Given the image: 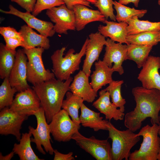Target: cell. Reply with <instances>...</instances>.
Returning a JSON list of instances; mask_svg holds the SVG:
<instances>
[{
	"instance_id": "45",
	"label": "cell",
	"mask_w": 160,
	"mask_h": 160,
	"mask_svg": "<svg viewBox=\"0 0 160 160\" xmlns=\"http://www.w3.org/2000/svg\"><path fill=\"white\" fill-rule=\"evenodd\" d=\"M158 129H159L158 133H159V135L160 136V121H159L158 124Z\"/></svg>"
},
{
	"instance_id": "26",
	"label": "cell",
	"mask_w": 160,
	"mask_h": 160,
	"mask_svg": "<svg viewBox=\"0 0 160 160\" xmlns=\"http://www.w3.org/2000/svg\"><path fill=\"white\" fill-rule=\"evenodd\" d=\"M153 47L151 45L127 44L126 60L133 61L137 68H141L147 61Z\"/></svg>"
},
{
	"instance_id": "40",
	"label": "cell",
	"mask_w": 160,
	"mask_h": 160,
	"mask_svg": "<svg viewBox=\"0 0 160 160\" xmlns=\"http://www.w3.org/2000/svg\"><path fill=\"white\" fill-rule=\"evenodd\" d=\"M67 8L71 10H73V6L78 4L84 5L87 7H91L90 3L85 0H63Z\"/></svg>"
},
{
	"instance_id": "9",
	"label": "cell",
	"mask_w": 160,
	"mask_h": 160,
	"mask_svg": "<svg viewBox=\"0 0 160 160\" xmlns=\"http://www.w3.org/2000/svg\"><path fill=\"white\" fill-rule=\"evenodd\" d=\"M49 126L53 138L59 142L70 141L80 127L73 121L63 109L53 116Z\"/></svg>"
},
{
	"instance_id": "24",
	"label": "cell",
	"mask_w": 160,
	"mask_h": 160,
	"mask_svg": "<svg viewBox=\"0 0 160 160\" xmlns=\"http://www.w3.org/2000/svg\"><path fill=\"white\" fill-rule=\"evenodd\" d=\"M19 32L23 39L24 49H28L36 47H41L44 49H49V40L47 37L38 34L27 25L21 26Z\"/></svg>"
},
{
	"instance_id": "20",
	"label": "cell",
	"mask_w": 160,
	"mask_h": 160,
	"mask_svg": "<svg viewBox=\"0 0 160 160\" xmlns=\"http://www.w3.org/2000/svg\"><path fill=\"white\" fill-rule=\"evenodd\" d=\"M73 10L75 16L76 29L78 31L83 30L89 23L100 21L104 23L106 20L99 10L89 9L84 5L76 4L73 6Z\"/></svg>"
},
{
	"instance_id": "5",
	"label": "cell",
	"mask_w": 160,
	"mask_h": 160,
	"mask_svg": "<svg viewBox=\"0 0 160 160\" xmlns=\"http://www.w3.org/2000/svg\"><path fill=\"white\" fill-rule=\"evenodd\" d=\"M158 126L147 124L141 128L136 136H141L143 140L138 150L131 153L129 160H157L159 146Z\"/></svg>"
},
{
	"instance_id": "35",
	"label": "cell",
	"mask_w": 160,
	"mask_h": 160,
	"mask_svg": "<svg viewBox=\"0 0 160 160\" xmlns=\"http://www.w3.org/2000/svg\"><path fill=\"white\" fill-rule=\"evenodd\" d=\"M64 4L63 0H36L32 14L36 16L43 10L59 6Z\"/></svg>"
},
{
	"instance_id": "15",
	"label": "cell",
	"mask_w": 160,
	"mask_h": 160,
	"mask_svg": "<svg viewBox=\"0 0 160 160\" xmlns=\"http://www.w3.org/2000/svg\"><path fill=\"white\" fill-rule=\"evenodd\" d=\"M159 69L160 57L149 56L137 77L143 87L147 89H156L160 90Z\"/></svg>"
},
{
	"instance_id": "7",
	"label": "cell",
	"mask_w": 160,
	"mask_h": 160,
	"mask_svg": "<svg viewBox=\"0 0 160 160\" xmlns=\"http://www.w3.org/2000/svg\"><path fill=\"white\" fill-rule=\"evenodd\" d=\"M33 115L36 119L37 126L36 129L30 126L28 127V132L31 133L33 137V138H31V142L36 144V149L43 154L45 155L46 153L42 146L47 153L52 155L54 149L50 142V129L43 108L41 106L34 113Z\"/></svg>"
},
{
	"instance_id": "13",
	"label": "cell",
	"mask_w": 160,
	"mask_h": 160,
	"mask_svg": "<svg viewBox=\"0 0 160 160\" xmlns=\"http://www.w3.org/2000/svg\"><path fill=\"white\" fill-rule=\"evenodd\" d=\"M105 46L103 61L108 67L112 68L114 71L118 72L120 75H122L124 73L122 64L126 60L127 44L116 43L108 38Z\"/></svg>"
},
{
	"instance_id": "29",
	"label": "cell",
	"mask_w": 160,
	"mask_h": 160,
	"mask_svg": "<svg viewBox=\"0 0 160 160\" xmlns=\"http://www.w3.org/2000/svg\"><path fill=\"white\" fill-rule=\"evenodd\" d=\"M137 16L129 20L127 23L128 35L151 31H160V21L151 22L148 20H140Z\"/></svg>"
},
{
	"instance_id": "10",
	"label": "cell",
	"mask_w": 160,
	"mask_h": 160,
	"mask_svg": "<svg viewBox=\"0 0 160 160\" xmlns=\"http://www.w3.org/2000/svg\"><path fill=\"white\" fill-rule=\"evenodd\" d=\"M46 14L55 23L53 29L55 32L67 34L68 30H76L74 12L65 4L47 9Z\"/></svg>"
},
{
	"instance_id": "12",
	"label": "cell",
	"mask_w": 160,
	"mask_h": 160,
	"mask_svg": "<svg viewBox=\"0 0 160 160\" xmlns=\"http://www.w3.org/2000/svg\"><path fill=\"white\" fill-rule=\"evenodd\" d=\"M28 116L20 115L6 107L0 112V134L14 135L19 142L21 137L20 130L23 122Z\"/></svg>"
},
{
	"instance_id": "1",
	"label": "cell",
	"mask_w": 160,
	"mask_h": 160,
	"mask_svg": "<svg viewBox=\"0 0 160 160\" xmlns=\"http://www.w3.org/2000/svg\"><path fill=\"white\" fill-rule=\"evenodd\" d=\"M132 93L136 105L134 110L124 116L125 126L134 132L140 129L143 122L150 118L152 125L160 121V90L142 87L133 88Z\"/></svg>"
},
{
	"instance_id": "2",
	"label": "cell",
	"mask_w": 160,
	"mask_h": 160,
	"mask_svg": "<svg viewBox=\"0 0 160 160\" xmlns=\"http://www.w3.org/2000/svg\"><path fill=\"white\" fill-rule=\"evenodd\" d=\"M73 78L64 81L55 78L33 85L32 88L39 98L49 124L53 116L61 109L63 101Z\"/></svg>"
},
{
	"instance_id": "31",
	"label": "cell",
	"mask_w": 160,
	"mask_h": 160,
	"mask_svg": "<svg viewBox=\"0 0 160 160\" xmlns=\"http://www.w3.org/2000/svg\"><path fill=\"white\" fill-rule=\"evenodd\" d=\"M114 7L116 12V20L118 22L127 23L133 17L137 16L141 18L147 12L146 9H137L125 6L115 1L113 2Z\"/></svg>"
},
{
	"instance_id": "41",
	"label": "cell",
	"mask_w": 160,
	"mask_h": 160,
	"mask_svg": "<svg viewBox=\"0 0 160 160\" xmlns=\"http://www.w3.org/2000/svg\"><path fill=\"white\" fill-rule=\"evenodd\" d=\"M118 2L123 5H127L130 3H133L134 6L136 7H138L140 0H117Z\"/></svg>"
},
{
	"instance_id": "32",
	"label": "cell",
	"mask_w": 160,
	"mask_h": 160,
	"mask_svg": "<svg viewBox=\"0 0 160 160\" xmlns=\"http://www.w3.org/2000/svg\"><path fill=\"white\" fill-rule=\"evenodd\" d=\"M123 83V80H113L105 89L109 93L112 103L124 112L126 101L122 97L121 92V86Z\"/></svg>"
},
{
	"instance_id": "44",
	"label": "cell",
	"mask_w": 160,
	"mask_h": 160,
	"mask_svg": "<svg viewBox=\"0 0 160 160\" xmlns=\"http://www.w3.org/2000/svg\"><path fill=\"white\" fill-rule=\"evenodd\" d=\"M157 160H160V137H159V146L157 156Z\"/></svg>"
},
{
	"instance_id": "25",
	"label": "cell",
	"mask_w": 160,
	"mask_h": 160,
	"mask_svg": "<svg viewBox=\"0 0 160 160\" xmlns=\"http://www.w3.org/2000/svg\"><path fill=\"white\" fill-rule=\"evenodd\" d=\"M32 134L23 133L19 144L15 143L12 149L15 153L18 155L20 160H43L40 159L34 152L31 146V137Z\"/></svg>"
},
{
	"instance_id": "11",
	"label": "cell",
	"mask_w": 160,
	"mask_h": 160,
	"mask_svg": "<svg viewBox=\"0 0 160 160\" xmlns=\"http://www.w3.org/2000/svg\"><path fill=\"white\" fill-rule=\"evenodd\" d=\"M40 100L31 87L17 94L9 106L12 111L22 115H33L41 107Z\"/></svg>"
},
{
	"instance_id": "21",
	"label": "cell",
	"mask_w": 160,
	"mask_h": 160,
	"mask_svg": "<svg viewBox=\"0 0 160 160\" xmlns=\"http://www.w3.org/2000/svg\"><path fill=\"white\" fill-rule=\"evenodd\" d=\"M105 26L100 25L98 27V32L105 37H108L112 41L118 43L129 44L127 40L128 35V24L124 22H118L106 20Z\"/></svg>"
},
{
	"instance_id": "19",
	"label": "cell",
	"mask_w": 160,
	"mask_h": 160,
	"mask_svg": "<svg viewBox=\"0 0 160 160\" xmlns=\"http://www.w3.org/2000/svg\"><path fill=\"white\" fill-rule=\"evenodd\" d=\"M99 93V97L93 102L92 106L104 114L107 120H122L125 114L111 102L108 92L105 89L100 91Z\"/></svg>"
},
{
	"instance_id": "3",
	"label": "cell",
	"mask_w": 160,
	"mask_h": 160,
	"mask_svg": "<svg viewBox=\"0 0 160 160\" xmlns=\"http://www.w3.org/2000/svg\"><path fill=\"white\" fill-rule=\"evenodd\" d=\"M89 39L87 38L78 53L74 54L73 49H70L64 56L66 47H64L54 52L51 57L52 63V69L57 79L64 81L71 74L79 69L82 57L85 55Z\"/></svg>"
},
{
	"instance_id": "39",
	"label": "cell",
	"mask_w": 160,
	"mask_h": 160,
	"mask_svg": "<svg viewBox=\"0 0 160 160\" xmlns=\"http://www.w3.org/2000/svg\"><path fill=\"white\" fill-rule=\"evenodd\" d=\"M54 160H74L73 153L70 152L67 154H63L59 152L57 149H54Z\"/></svg>"
},
{
	"instance_id": "42",
	"label": "cell",
	"mask_w": 160,
	"mask_h": 160,
	"mask_svg": "<svg viewBox=\"0 0 160 160\" xmlns=\"http://www.w3.org/2000/svg\"><path fill=\"white\" fill-rule=\"evenodd\" d=\"M15 153L12 151L10 153L7 155L3 156L2 153H0V160H10L13 156Z\"/></svg>"
},
{
	"instance_id": "17",
	"label": "cell",
	"mask_w": 160,
	"mask_h": 160,
	"mask_svg": "<svg viewBox=\"0 0 160 160\" xmlns=\"http://www.w3.org/2000/svg\"><path fill=\"white\" fill-rule=\"evenodd\" d=\"M9 10L8 11L1 9H0V11L3 13L12 15L20 18L29 26L35 29L40 34L47 37H52L55 33L53 29L54 25L51 22L39 19L30 12H21L11 4L9 5Z\"/></svg>"
},
{
	"instance_id": "37",
	"label": "cell",
	"mask_w": 160,
	"mask_h": 160,
	"mask_svg": "<svg viewBox=\"0 0 160 160\" xmlns=\"http://www.w3.org/2000/svg\"><path fill=\"white\" fill-rule=\"evenodd\" d=\"M16 3L26 11L32 12L35 7L36 0H11Z\"/></svg>"
},
{
	"instance_id": "30",
	"label": "cell",
	"mask_w": 160,
	"mask_h": 160,
	"mask_svg": "<svg viewBox=\"0 0 160 160\" xmlns=\"http://www.w3.org/2000/svg\"><path fill=\"white\" fill-rule=\"evenodd\" d=\"M127 40L129 44L151 45L157 44L160 41V31H146L128 35Z\"/></svg>"
},
{
	"instance_id": "18",
	"label": "cell",
	"mask_w": 160,
	"mask_h": 160,
	"mask_svg": "<svg viewBox=\"0 0 160 160\" xmlns=\"http://www.w3.org/2000/svg\"><path fill=\"white\" fill-rule=\"evenodd\" d=\"M89 77L82 70H80L74 76L69 89L73 94L81 97L84 101L91 103L97 97V93L89 83Z\"/></svg>"
},
{
	"instance_id": "28",
	"label": "cell",
	"mask_w": 160,
	"mask_h": 160,
	"mask_svg": "<svg viewBox=\"0 0 160 160\" xmlns=\"http://www.w3.org/2000/svg\"><path fill=\"white\" fill-rule=\"evenodd\" d=\"M17 51L7 49L1 43L0 44V77L4 79L9 77L14 65Z\"/></svg>"
},
{
	"instance_id": "22",
	"label": "cell",
	"mask_w": 160,
	"mask_h": 160,
	"mask_svg": "<svg viewBox=\"0 0 160 160\" xmlns=\"http://www.w3.org/2000/svg\"><path fill=\"white\" fill-rule=\"evenodd\" d=\"M95 70L90 76V84L97 93L103 86L109 84L113 80L112 75L114 71L112 68L108 67L100 60L95 63Z\"/></svg>"
},
{
	"instance_id": "14",
	"label": "cell",
	"mask_w": 160,
	"mask_h": 160,
	"mask_svg": "<svg viewBox=\"0 0 160 160\" xmlns=\"http://www.w3.org/2000/svg\"><path fill=\"white\" fill-rule=\"evenodd\" d=\"M28 58L24 49L16 52L15 63L9 79L11 86L20 92L31 87L27 80V64Z\"/></svg>"
},
{
	"instance_id": "6",
	"label": "cell",
	"mask_w": 160,
	"mask_h": 160,
	"mask_svg": "<svg viewBox=\"0 0 160 160\" xmlns=\"http://www.w3.org/2000/svg\"><path fill=\"white\" fill-rule=\"evenodd\" d=\"M23 49L28 60L27 64L28 81L34 85L55 78L54 73L44 67L42 58L44 50L43 48L38 47Z\"/></svg>"
},
{
	"instance_id": "16",
	"label": "cell",
	"mask_w": 160,
	"mask_h": 160,
	"mask_svg": "<svg viewBox=\"0 0 160 160\" xmlns=\"http://www.w3.org/2000/svg\"><path fill=\"white\" fill-rule=\"evenodd\" d=\"M89 37L82 71L89 77L92 66L95 61L98 60L103 46L106 44V40L105 37L99 32L91 33Z\"/></svg>"
},
{
	"instance_id": "4",
	"label": "cell",
	"mask_w": 160,
	"mask_h": 160,
	"mask_svg": "<svg viewBox=\"0 0 160 160\" xmlns=\"http://www.w3.org/2000/svg\"><path fill=\"white\" fill-rule=\"evenodd\" d=\"M108 138L112 140L111 153L112 160H129L132 148L140 140L130 129L120 130L109 121L108 125Z\"/></svg>"
},
{
	"instance_id": "36",
	"label": "cell",
	"mask_w": 160,
	"mask_h": 160,
	"mask_svg": "<svg viewBox=\"0 0 160 160\" xmlns=\"http://www.w3.org/2000/svg\"><path fill=\"white\" fill-rule=\"evenodd\" d=\"M0 33L4 38H15L23 41L21 33L17 32L14 28L8 27H1Z\"/></svg>"
},
{
	"instance_id": "38",
	"label": "cell",
	"mask_w": 160,
	"mask_h": 160,
	"mask_svg": "<svg viewBox=\"0 0 160 160\" xmlns=\"http://www.w3.org/2000/svg\"><path fill=\"white\" fill-rule=\"evenodd\" d=\"M4 39L6 43L5 46L10 50L16 51V49L18 47H23V41L15 38H4Z\"/></svg>"
},
{
	"instance_id": "27",
	"label": "cell",
	"mask_w": 160,
	"mask_h": 160,
	"mask_svg": "<svg viewBox=\"0 0 160 160\" xmlns=\"http://www.w3.org/2000/svg\"><path fill=\"white\" fill-rule=\"evenodd\" d=\"M65 95L66 98L63 101L61 108L68 113L76 124L80 126L79 111L84 100L71 92L68 91Z\"/></svg>"
},
{
	"instance_id": "34",
	"label": "cell",
	"mask_w": 160,
	"mask_h": 160,
	"mask_svg": "<svg viewBox=\"0 0 160 160\" xmlns=\"http://www.w3.org/2000/svg\"><path fill=\"white\" fill-rule=\"evenodd\" d=\"M113 0H97L94 5L104 16L106 20L109 18L111 20L115 21L116 15L113 7Z\"/></svg>"
},
{
	"instance_id": "33",
	"label": "cell",
	"mask_w": 160,
	"mask_h": 160,
	"mask_svg": "<svg viewBox=\"0 0 160 160\" xmlns=\"http://www.w3.org/2000/svg\"><path fill=\"white\" fill-rule=\"evenodd\" d=\"M17 91L12 87L9 77L4 78L0 86V110L10 106L13 100L15 94Z\"/></svg>"
},
{
	"instance_id": "47",
	"label": "cell",
	"mask_w": 160,
	"mask_h": 160,
	"mask_svg": "<svg viewBox=\"0 0 160 160\" xmlns=\"http://www.w3.org/2000/svg\"><path fill=\"white\" fill-rule=\"evenodd\" d=\"M159 42H160V41H159Z\"/></svg>"
},
{
	"instance_id": "43",
	"label": "cell",
	"mask_w": 160,
	"mask_h": 160,
	"mask_svg": "<svg viewBox=\"0 0 160 160\" xmlns=\"http://www.w3.org/2000/svg\"><path fill=\"white\" fill-rule=\"evenodd\" d=\"M86 1L92 4H94L97 1V0H85Z\"/></svg>"
},
{
	"instance_id": "8",
	"label": "cell",
	"mask_w": 160,
	"mask_h": 160,
	"mask_svg": "<svg viewBox=\"0 0 160 160\" xmlns=\"http://www.w3.org/2000/svg\"><path fill=\"white\" fill-rule=\"evenodd\" d=\"M72 139L80 148L97 160H112L111 146L107 139L99 140L94 136L87 137L77 131Z\"/></svg>"
},
{
	"instance_id": "23",
	"label": "cell",
	"mask_w": 160,
	"mask_h": 160,
	"mask_svg": "<svg viewBox=\"0 0 160 160\" xmlns=\"http://www.w3.org/2000/svg\"><path fill=\"white\" fill-rule=\"evenodd\" d=\"M79 116L81 125L84 127L92 129L95 131L100 130L108 131L109 121L103 119L100 113L97 112L88 108L83 103L81 107Z\"/></svg>"
},
{
	"instance_id": "46",
	"label": "cell",
	"mask_w": 160,
	"mask_h": 160,
	"mask_svg": "<svg viewBox=\"0 0 160 160\" xmlns=\"http://www.w3.org/2000/svg\"><path fill=\"white\" fill-rule=\"evenodd\" d=\"M158 4L160 7V0H158Z\"/></svg>"
}]
</instances>
